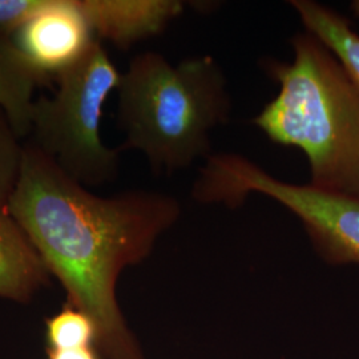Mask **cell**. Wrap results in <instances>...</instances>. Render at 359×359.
<instances>
[{
  "instance_id": "30bf717a",
  "label": "cell",
  "mask_w": 359,
  "mask_h": 359,
  "mask_svg": "<svg viewBox=\"0 0 359 359\" xmlns=\"http://www.w3.org/2000/svg\"><path fill=\"white\" fill-rule=\"evenodd\" d=\"M306 32L314 35L337 56L359 87V35L341 13L313 0H290Z\"/></svg>"
},
{
  "instance_id": "ba28073f",
  "label": "cell",
  "mask_w": 359,
  "mask_h": 359,
  "mask_svg": "<svg viewBox=\"0 0 359 359\" xmlns=\"http://www.w3.org/2000/svg\"><path fill=\"white\" fill-rule=\"evenodd\" d=\"M51 283L36 248L7 208L0 206V297L27 304Z\"/></svg>"
},
{
  "instance_id": "6da1fadb",
  "label": "cell",
  "mask_w": 359,
  "mask_h": 359,
  "mask_svg": "<svg viewBox=\"0 0 359 359\" xmlns=\"http://www.w3.org/2000/svg\"><path fill=\"white\" fill-rule=\"evenodd\" d=\"M7 210L65 287L68 305L96 326L107 359H145L117 301L123 270L148 258L181 215L169 194L90 193L32 142L25 145L19 181Z\"/></svg>"
},
{
  "instance_id": "8992f818",
  "label": "cell",
  "mask_w": 359,
  "mask_h": 359,
  "mask_svg": "<svg viewBox=\"0 0 359 359\" xmlns=\"http://www.w3.org/2000/svg\"><path fill=\"white\" fill-rule=\"evenodd\" d=\"M11 39L27 62L48 81L80 62L97 40L77 0H44Z\"/></svg>"
},
{
  "instance_id": "5b68a950",
  "label": "cell",
  "mask_w": 359,
  "mask_h": 359,
  "mask_svg": "<svg viewBox=\"0 0 359 359\" xmlns=\"http://www.w3.org/2000/svg\"><path fill=\"white\" fill-rule=\"evenodd\" d=\"M265 194L292 210L316 252L332 265H359V197L274 179L240 154H210L193 185L194 200L237 208L249 193Z\"/></svg>"
},
{
  "instance_id": "52a82bcc",
  "label": "cell",
  "mask_w": 359,
  "mask_h": 359,
  "mask_svg": "<svg viewBox=\"0 0 359 359\" xmlns=\"http://www.w3.org/2000/svg\"><path fill=\"white\" fill-rule=\"evenodd\" d=\"M95 38L120 50L164 31L184 11L177 0H77Z\"/></svg>"
},
{
  "instance_id": "7c38bea8",
  "label": "cell",
  "mask_w": 359,
  "mask_h": 359,
  "mask_svg": "<svg viewBox=\"0 0 359 359\" xmlns=\"http://www.w3.org/2000/svg\"><path fill=\"white\" fill-rule=\"evenodd\" d=\"M25 145L0 109V206L7 208L20 176Z\"/></svg>"
},
{
  "instance_id": "277c9868",
  "label": "cell",
  "mask_w": 359,
  "mask_h": 359,
  "mask_svg": "<svg viewBox=\"0 0 359 359\" xmlns=\"http://www.w3.org/2000/svg\"><path fill=\"white\" fill-rule=\"evenodd\" d=\"M52 97L34 104L31 142L65 175L84 187L109 182L118 173V149L104 145V104L121 81L103 41L96 40L80 62L56 77Z\"/></svg>"
},
{
  "instance_id": "7a4b0ae2",
  "label": "cell",
  "mask_w": 359,
  "mask_h": 359,
  "mask_svg": "<svg viewBox=\"0 0 359 359\" xmlns=\"http://www.w3.org/2000/svg\"><path fill=\"white\" fill-rule=\"evenodd\" d=\"M292 46V63L268 62L280 92L253 123L305 154L311 187L359 197V87L314 35L298 34Z\"/></svg>"
},
{
  "instance_id": "5bb4252c",
  "label": "cell",
  "mask_w": 359,
  "mask_h": 359,
  "mask_svg": "<svg viewBox=\"0 0 359 359\" xmlns=\"http://www.w3.org/2000/svg\"><path fill=\"white\" fill-rule=\"evenodd\" d=\"M47 359H100L96 350L92 347L67 348V350H47Z\"/></svg>"
},
{
  "instance_id": "9a60e30c",
  "label": "cell",
  "mask_w": 359,
  "mask_h": 359,
  "mask_svg": "<svg viewBox=\"0 0 359 359\" xmlns=\"http://www.w3.org/2000/svg\"><path fill=\"white\" fill-rule=\"evenodd\" d=\"M350 8H351L353 13L359 18V0H354V1H351Z\"/></svg>"
},
{
  "instance_id": "9c48e42d",
  "label": "cell",
  "mask_w": 359,
  "mask_h": 359,
  "mask_svg": "<svg viewBox=\"0 0 359 359\" xmlns=\"http://www.w3.org/2000/svg\"><path fill=\"white\" fill-rule=\"evenodd\" d=\"M50 81L27 62L13 39L0 35V109L6 114L16 135H31L34 93Z\"/></svg>"
},
{
  "instance_id": "4fadbf2b",
  "label": "cell",
  "mask_w": 359,
  "mask_h": 359,
  "mask_svg": "<svg viewBox=\"0 0 359 359\" xmlns=\"http://www.w3.org/2000/svg\"><path fill=\"white\" fill-rule=\"evenodd\" d=\"M44 0H0V35L11 38L19 27L43 6Z\"/></svg>"
},
{
  "instance_id": "8fae6325",
  "label": "cell",
  "mask_w": 359,
  "mask_h": 359,
  "mask_svg": "<svg viewBox=\"0 0 359 359\" xmlns=\"http://www.w3.org/2000/svg\"><path fill=\"white\" fill-rule=\"evenodd\" d=\"M48 348L67 350L96 345V326L81 310L65 304L59 313L46 322Z\"/></svg>"
},
{
  "instance_id": "3957f363",
  "label": "cell",
  "mask_w": 359,
  "mask_h": 359,
  "mask_svg": "<svg viewBox=\"0 0 359 359\" xmlns=\"http://www.w3.org/2000/svg\"><path fill=\"white\" fill-rule=\"evenodd\" d=\"M118 126L126 142L139 149L156 172L191 167L210 154V130L228 121L226 79L210 56L170 65L164 56H135L118 86Z\"/></svg>"
}]
</instances>
